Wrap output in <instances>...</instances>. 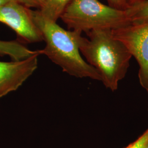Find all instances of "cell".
<instances>
[{
    "label": "cell",
    "mask_w": 148,
    "mask_h": 148,
    "mask_svg": "<svg viewBox=\"0 0 148 148\" xmlns=\"http://www.w3.org/2000/svg\"><path fill=\"white\" fill-rule=\"evenodd\" d=\"M29 13L46 43L45 47L40 50L41 54L46 56L70 76L101 81L97 71L81 55L79 44L82 32L64 29L57 23L45 18L38 10L29 8Z\"/></svg>",
    "instance_id": "6da1fadb"
},
{
    "label": "cell",
    "mask_w": 148,
    "mask_h": 148,
    "mask_svg": "<svg viewBox=\"0 0 148 148\" xmlns=\"http://www.w3.org/2000/svg\"><path fill=\"white\" fill-rule=\"evenodd\" d=\"M80 38V53L97 71L106 88L114 92L123 79L132 57L127 47L112 35L111 29H95Z\"/></svg>",
    "instance_id": "7a4b0ae2"
},
{
    "label": "cell",
    "mask_w": 148,
    "mask_h": 148,
    "mask_svg": "<svg viewBox=\"0 0 148 148\" xmlns=\"http://www.w3.org/2000/svg\"><path fill=\"white\" fill-rule=\"evenodd\" d=\"M70 30L85 33L95 29L114 30L128 24L126 11L98 0H72L60 16Z\"/></svg>",
    "instance_id": "3957f363"
},
{
    "label": "cell",
    "mask_w": 148,
    "mask_h": 148,
    "mask_svg": "<svg viewBox=\"0 0 148 148\" xmlns=\"http://www.w3.org/2000/svg\"><path fill=\"white\" fill-rule=\"evenodd\" d=\"M111 32L136 59L139 81L148 97V18L132 21Z\"/></svg>",
    "instance_id": "277c9868"
},
{
    "label": "cell",
    "mask_w": 148,
    "mask_h": 148,
    "mask_svg": "<svg viewBox=\"0 0 148 148\" xmlns=\"http://www.w3.org/2000/svg\"><path fill=\"white\" fill-rule=\"evenodd\" d=\"M0 22L14 31L19 42L24 44L43 41L42 33L33 21L29 8L12 1L0 6Z\"/></svg>",
    "instance_id": "5b68a950"
},
{
    "label": "cell",
    "mask_w": 148,
    "mask_h": 148,
    "mask_svg": "<svg viewBox=\"0 0 148 148\" xmlns=\"http://www.w3.org/2000/svg\"><path fill=\"white\" fill-rule=\"evenodd\" d=\"M39 53L27 58L9 62L0 61V98L18 90L38 66Z\"/></svg>",
    "instance_id": "8992f818"
},
{
    "label": "cell",
    "mask_w": 148,
    "mask_h": 148,
    "mask_svg": "<svg viewBox=\"0 0 148 148\" xmlns=\"http://www.w3.org/2000/svg\"><path fill=\"white\" fill-rule=\"evenodd\" d=\"M40 51H32L18 40H0V57L8 56L12 61L27 58L39 53Z\"/></svg>",
    "instance_id": "52a82bcc"
},
{
    "label": "cell",
    "mask_w": 148,
    "mask_h": 148,
    "mask_svg": "<svg viewBox=\"0 0 148 148\" xmlns=\"http://www.w3.org/2000/svg\"><path fill=\"white\" fill-rule=\"evenodd\" d=\"M72 0H43L38 10L45 18L57 23Z\"/></svg>",
    "instance_id": "ba28073f"
},
{
    "label": "cell",
    "mask_w": 148,
    "mask_h": 148,
    "mask_svg": "<svg viewBox=\"0 0 148 148\" xmlns=\"http://www.w3.org/2000/svg\"><path fill=\"white\" fill-rule=\"evenodd\" d=\"M126 11L131 21L148 18V0L137 3Z\"/></svg>",
    "instance_id": "9c48e42d"
},
{
    "label": "cell",
    "mask_w": 148,
    "mask_h": 148,
    "mask_svg": "<svg viewBox=\"0 0 148 148\" xmlns=\"http://www.w3.org/2000/svg\"><path fill=\"white\" fill-rule=\"evenodd\" d=\"M109 5L121 11H127L135 3V0H106Z\"/></svg>",
    "instance_id": "30bf717a"
},
{
    "label": "cell",
    "mask_w": 148,
    "mask_h": 148,
    "mask_svg": "<svg viewBox=\"0 0 148 148\" xmlns=\"http://www.w3.org/2000/svg\"><path fill=\"white\" fill-rule=\"evenodd\" d=\"M148 144V128L143 134L126 148H145Z\"/></svg>",
    "instance_id": "8fae6325"
},
{
    "label": "cell",
    "mask_w": 148,
    "mask_h": 148,
    "mask_svg": "<svg viewBox=\"0 0 148 148\" xmlns=\"http://www.w3.org/2000/svg\"><path fill=\"white\" fill-rule=\"evenodd\" d=\"M21 5L28 8H35L40 9L42 5L43 0H16Z\"/></svg>",
    "instance_id": "7c38bea8"
},
{
    "label": "cell",
    "mask_w": 148,
    "mask_h": 148,
    "mask_svg": "<svg viewBox=\"0 0 148 148\" xmlns=\"http://www.w3.org/2000/svg\"><path fill=\"white\" fill-rule=\"evenodd\" d=\"M12 1H14V0H0V6L3 5L5 3H7L9 2Z\"/></svg>",
    "instance_id": "4fadbf2b"
},
{
    "label": "cell",
    "mask_w": 148,
    "mask_h": 148,
    "mask_svg": "<svg viewBox=\"0 0 148 148\" xmlns=\"http://www.w3.org/2000/svg\"><path fill=\"white\" fill-rule=\"evenodd\" d=\"M148 1V0H135V4L137 3H139V2H143V1Z\"/></svg>",
    "instance_id": "5bb4252c"
},
{
    "label": "cell",
    "mask_w": 148,
    "mask_h": 148,
    "mask_svg": "<svg viewBox=\"0 0 148 148\" xmlns=\"http://www.w3.org/2000/svg\"><path fill=\"white\" fill-rule=\"evenodd\" d=\"M145 148H148V145H147V146H146V147H145Z\"/></svg>",
    "instance_id": "9a60e30c"
}]
</instances>
